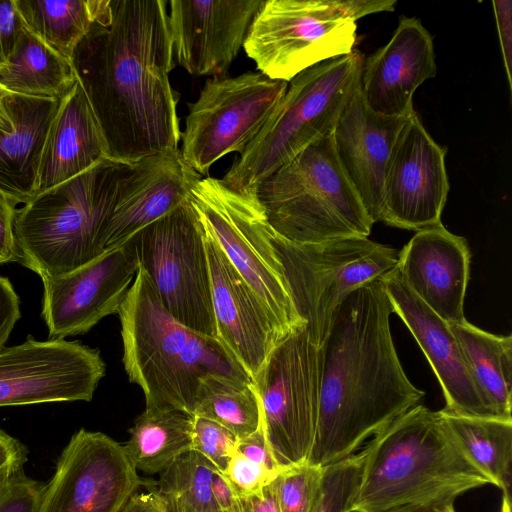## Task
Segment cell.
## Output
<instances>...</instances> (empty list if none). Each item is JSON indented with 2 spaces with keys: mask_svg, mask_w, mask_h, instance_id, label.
<instances>
[{
  "mask_svg": "<svg viewBox=\"0 0 512 512\" xmlns=\"http://www.w3.org/2000/svg\"><path fill=\"white\" fill-rule=\"evenodd\" d=\"M368 449L323 467L320 492L313 512H352L361 486Z\"/></svg>",
  "mask_w": 512,
  "mask_h": 512,
  "instance_id": "836d02e7",
  "label": "cell"
},
{
  "mask_svg": "<svg viewBox=\"0 0 512 512\" xmlns=\"http://www.w3.org/2000/svg\"><path fill=\"white\" fill-rule=\"evenodd\" d=\"M409 115L376 113L365 102L359 87L334 128L333 142L339 164L373 223L380 219L391 151Z\"/></svg>",
  "mask_w": 512,
  "mask_h": 512,
  "instance_id": "603a6c76",
  "label": "cell"
},
{
  "mask_svg": "<svg viewBox=\"0 0 512 512\" xmlns=\"http://www.w3.org/2000/svg\"><path fill=\"white\" fill-rule=\"evenodd\" d=\"M24 29L15 0L0 1V67L9 61Z\"/></svg>",
  "mask_w": 512,
  "mask_h": 512,
  "instance_id": "ab89813d",
  "label": "cell"
},
{
  "mask_svg": "<svg viewBox=\"0 0 512 512\" xmlns=\"http://www.w3.org/2000/svg\"><path fill=\"white\" fill-rule=\"evenodd\" d=\"M167 1L109 0L71 64L108 159L133 163L179 150L178 94Z\"/></svg>",
  "mask_w": 512,
  "mask_h": 512,
  "instance_id": "6da1fadb",
  "label": "cell"
},
{
  "mask_svg": "<svg viewBox=\"0 0 512 512\" xmlns=\"http://www.w3.org/2000/svg\"><path fill=\"white\" fill-rule=\"evenodd\" d=\"M271 240L298 315L323 346L343 301L396 267L398 252L368 237L296 243L273 231Z\"/></svg>",
  "mask_w": 512,
  "mask_h": 512,
  "instance_id": "9c48e42d",
  "label": "cell"
},
{
  "mask_svg": "<svg viewBox=\"0 0 512 512\" xmlns=\"http://www.w3.org/2000/svg\"><path fill=\"white\" fill-rule=\"evenodd\" d=\"M121 512H167L160 499L155 483L144 481Z\"/></svg>",
  "mask_w": 512,
  "mask_h": 512,
  "instance_id": "f6af8a7d",
  "label": "cell"
},
{
  "mask_svg": "<svg viewBox=\"0 0 512 512\" xmlns=\"http://www.w3.org/2000/svg\"><path fill=\"white\" fill-rule=\"evenodd\" d=\"M288 82L260 72L213 77L189 104L181 156L201 177L223 156L241 154L259 134L286 93Z\"/></svg>",
  "mask_w": 512,
  "mask_h": 512,
  "instance_id": "7c38bea8",
  "label": "cell"
},
{
  "mask_svg": "<svg viewBox=\"0 0 512 512\" xmlns=\"http://www.w3.org/2000/svg\"><path fill=\"white\" fill-rule=\"evenodd\" d=\"M393 512H456L454 501H436L401 507Z\"/></svg>",
  "mask_w": 512,
  "mask_h": 512,
  "instance_id": "7dc6e473",
  "label": "cell"
},
{
  "mask_svg": "<svg viewBox=\"0 0 512 512\" xmlns=\"http://www.w3.org/2000/svg\"><path fill=\"white\" fill-rule=\"evenodd\" d=\"M27 459V447L0 428V483L23 470Z\"/></svg>",
  "mask_w": 512,
  "mask_h": 512,
  "instance_id": "ee69618b",
  "label": "cell"
},
{
  "mask_svg": "<svg viewBox=\"0 0 512 512\" xmlns=\"http://www.w3.org/2000/svg\"><path fill=\"white\" fill-rule=\"evenodd\" d=\"M9 94L10 92L0 85V129L11 132L14 129V125L4 103L5 97Z\"/></svg>",
  "mask_w": 512,
  "mask_h": 512,
  "instance_id": "c3c4849f",
  "label": "cell"
},
{
  "mask_svg": "<svg viewBox=\"0 0 512 512\" xmlns=\"http://www.w3.org/2000/svg\"><path fill=\"white\" fill-rule=\"evenodd\" d=\"M482 395L500 419L512 420V337L484 331L466 319L448 323Z\"/></svg>",
  "mask_w": 512,
  "mask_h": 512,
  "instance_id": "4316f807",
  "label": "cell"
},
{
  "mask_svg": "<svg viewBox=\"0 0 512 512\" xmlns=\"http://www.w3.org/2000/svg\"><path fill=\"white\" fill-rule=\"evenodd\" d=\"M262 407L253 382L208 374L199 383L194 416L212 420L230 430L238 440L253 433Z\"/></svg>",
  "mask_w": 512,
  "mask_h": 512,
  "instance_id": "1f68e13d",
  "label": "cell"
},
{
  "mask_svg": "<svg viewBox=\"0 0 512 512\" xmlns=\"http://www.w3.org/2000/svg\"><path fill=\"white\" fill-rule=\"evenodd\" d=\"M61 101L13 93L5 97L14 129H0V190L16 204L36 195L42 151Z\"/></svg>",
  "mask_w": 512,
  "mask_h": 512,
  "instance_id": "484cf974",
  "label": "cell"
},
{
  "mask_svg": "<svg viewBox=\"0 0 512 512\" xmlns=\"http://www.w3.org/2000/svg\"><path fill=\"white\" fill-rule=\"evenodd\" d=\"M190 201L201 224L245 280L284 336L306 326L298 315L271 227L251 191H237L222 179L202 177Z\"/></svg>",
  "mask_w": 512,
  "mask_h": 512,
  "instance_id": "ba28073f",
  "label": "cell"
},
{
  "mask_svg": "<svg viewBox=\"0 0 512 512\" xmlns=\"http://www.w3.org/2000/svg\"><path fill=\"white\" fill-rule=\"evenodd\" d=\"M393 313L409 329L443 391L448 413L498 418L474 381L462 349L447 322L407 286L394 268L380 278Z\"/></svg>",
  "mask_w": 512,
  "mask_h": 512,
  "instance_id": "ffe728a7",
  "label": "cell"
},
{
  "mask_svg": "<svg viewBox=\"0 0 512 512\" xmlns=\"http://www.w3.org/2000/svg\"><path fill=\"white\" fill-rule=\"evenodd\" d=\"M323 366V348L306 326L283 338L254 385L272 451L284 467L307 463L314 444Z\"/></svg>",
  "mask_w": 512,
  "mask_h": 512,
  "instance_id": "4fadbf2b",
  "label": "cell"
},
{
  "mask_svg": "<svg viewBox=\"0 0 512 512\" xmlns=\"http://www.w3.org/2000/svg\"><path fill=\"white\" fill-rule=\"evenodd\" d=\"M228 512H245L242 501L236 503Z\"/></svg>",
  "mask_w": 512,
  "mask_h": 512,
  "instance_id": "681fc988",
  "label": "cell"
},
{
  "mask_svg": "<svg viewBox=\"0 0 512 512\" xmlns=\"http://www.w3.org/2000/svg\"><path fill=\"white\" fill-rule=\"evenodd\" d=\"M16 203L0 190V264L18 262L14 233Z\"/></svg>",
  "mask_w": 512,
  "mask_h": 512,
  "instance_id": "60d3db41",
  "label": "cell"
},
{
  "mask_svg": "<svg viewBox=\"0 0 512 512\" xmlns=\"http://www.w3.org/2000/svg\"><path fill=\"white\" fill-rule=\"evenodd\" d=\"M139 261L133 238L68 274L42 278L41 316L50 339L86 334L117 314Z\"/></svg>",
  "mask_w": 512,
  "mask_h": 512,
  "instance_id": "e0dca14e",
  "label": "cell"
},
{
  "mask_svg": "<svg viewBox=\"0 0 512 512\" xmlns=\"http://www.w3.org/2000/svg\"><path fill=\"white\" fill-rule=\"evenodd\" d=\"M237 442V437L224 426L194 416L192 449L206 457L221 473L236 452Z\"/></svg>",
  "mask_w": 512,
  "mask_h": 512,
  "instance_id": "d590c367",
  "label": "cell"
},
{
  "mask_svg": "<svg viewBox=\"0 0 512 512\" xmlns=\"http://www.w3.org/2000/svg\"><path fill=\"white\" fill-rule=\"evenodd\" d=\"M363 61L353 50L295 76L271 118L222 180L237 191H252L306 147L333 133L360 87Z\"/></svg>",
  "mask_w": 512,
  "mask_h": 512,
  "instance_id": "52a82bcc",
  "label": "cell"
},
{
  "mask_svg": "<svg viewBox=\"0 0 512 512\" xmlns=\"http://www.w3.org/2000/svg\"><path fill=\"white\" fill-rule=\"evenodd\" d=\"M263 0L168 2L173 54L194 76H226Z\"/></svg>",
  "mask_w": 512,
  "mask_h": 512,
  "instance_id": "d6986e66",
  "label": "cell"
},
{
  "mask_svg": "<svg viewBox=\"0 0 512 512\" xmlns=\"http://www.w3.org/2000/svg\"><path fill=\"white\" fill-rule=\"evenodd\" d=\"M21 317L20 299L7 277L0 275V349Z\"/></svg>",
  "mask_w": 512,
  "mask_h": 512,
  "instance_id": "7bdbcfd3",
  "label": "cell"
},
{
  "mask_svg": "<svg viewBox=\"0 0 512 512\" xmlns=\"http://www.w3.org/2000/svg\"><path fill=\"white\" fill-rule=\"evenodd\" d=\"M132 238L139 265L166 311L217 339L203 227L190 199Z\"/></svg>",
  "mask_w": 512,
  "mask_h": 512,
  "instance_id": "8fae6325",
  "label": "cell"
},
{
  "mask_svg": "<svg viewBox=\"0 0 512 512\" xmlns=\"http://www.w3.org/2000/svg\"><path fill=\"white\" fill-rule=\"evenodd\" d=\"M392 313L380 279L339 306L322 346L318 424L308 464L324 467L352 455L425 395L401 365Z\"/></svg>",
  "mask_w": 512,
  "mask_h": 512,
  "instance_id": "7a4b0ae2",
  "label": "cell"
},
{
  "mask_svg": "<svg viewBox=\"0 0 512 512\" xmlns=\"http://www.w3.org/2000/svg\"><path fill=\"white\" fill-rule=\"evenodd\" d=\"M356 30L342 0H268L243 48L260 73L289 83L308 68L351 53Z\"/></svg>",
  "mask_w": 512,
  "mask_h": 512,
  "instance_id": "30bf717a",
  "label": "cell"
},
{
  "mask_svg": "<svg viewBox=\"0 0 512 512\" xmlns=\"http://www.w3.org/2000/svg\"><path fill=\"white\" fill-rule=\"evenodd\" d=\"M241 500L245 512H281L274 481L260 493Z\"/></svg>",
  "mask_w": 512,
  "mask_h": 512,
  "instance_id": "bcb514c9",
  "label": "cell"
},
{
  "mask_svg": "<svg viewBox=\"0 0 512 512\" xmlns=\"http://www.w3.org/2000/svg\"><path fill=\"white\" fill-rule=\"evenodd\" d=\"M236 450L251 462L259 464L277 475L286 469L279 464L272 451L266 433L263 410L257 429L238 440Z\"/></svg>",
  "mask_w": 512,
  "mask_h": 512,
  "instance_id": "f35d334b",
  "label": "cell"
},
{
  "mask_svg": "<svg viewBox=\"0 0 512 512\" xmlns=\"http://www.w3.org/2000/svg\"><path fill=\"white\" fill-rule=\"evenodd\" d=\"M105 372L97 348L28 336L0 349V407L90 401Z\"/></svg>",
  "mask_w": 512,
  "mask_h": 512,
  "instance_id": "5bb4252c",
  "label": "cell"
},
{
  "mask_svg": "<svg viewBox=\"0 0 512 512\" xmlns=\"http://www.w3.org/2000/svg\"><path fill=\"white\" fill-rule=\"evenodd\" d=\"M492 5L507 81L512 89V2L493 1Z\"/></svg>",
  "mask_w": 512,
  "mask_h": 512,
  "instance_id": "b9f144b4",
  "label": "cell"
},
{
  "mask_svg": "<svg viewBox=\"0 0 512 512\" xmlns=\"http://www.w3.org/2000/svg\"><path fill=\"white\" fill-rule=\"evenodd\" d=\"M439 413L470 460L511 499L512 420Z\"/></svg>",
  "mask_w": 512,
  "mask_h": 512,
  "instance_id": "f546056e",
  "label": "cell"
},
{
  "mask_svg": "<svg viewBox=\"0 0 512 512\" xmlns=\"http://www.w3.org/2000/svg\"><path fill=\"white\" fill-rule=\"evenodd\" d=\"M471 252L442 223L417 231L398 252L395 269L407 286L447 323L465 319Z\"/></svg>",
  "mask_w": 512,
  "mask_h": 512,
  "instance_id": "7402d4cb",
  "label": "cell"
},
{
  "mask_svg": "<svg viewBox=\"0 0 512 512\" xmlns=\"http://www.w3.org/2000/svg\"><path fill=\"white\" fill-rule=\"evenodd\" d=\"M143 483L121 444L80 429L62 450L37 512H121Z\"/></svg>",
  "mask_w": 512,
  "mask_h": 512,
  "instance_id": "9a60e30c",
  "label": "cell"
},
{
  "mask_svg": "<svg viewBox=\"0 0 512 512\" xmlns=\"http://www.w3.org/2000/svg\"><path fill=\"white\" fill-rule=\"evenodd\" d=\"M45 483L24 469L0 483V512H37Z\"/></svg>",
  "mask_w": 512,
  "mask_h": 512,
  "instance_id": "8d00e7d4",
  "label": "cell"
},
{
  "mask_svg": "<svg viewBox=\"0 0 512 512\" xmlns=\"http://www.w3.org/2000/svg\"><path fill=\"white\" fill-rule=\"evenodd\" d=\"M445 155L412 112L391 151L379 221L416 232L441 224L450 188Z\"/></svg>",
  "mask_w": 512,
  "mask_h": 512,
  "instance_id": "2e32d148",
  "label": "cell"
},
{
  "mask_svg": "<svg viewBox=\"0 0 512 512\" xmlns=\"http://www.w3.org/2000/svg\"><path fill=\"white\" fill-rule=\"evenodd\" d=\"M323 467L308 463L284 469L274 480L281 512H313Z\"/></svg>",
  "mask_w": 512,
  "mask_h": 512,
  "instance_id": "e575fe53",
  "label": "cell"
},
{
  "mask_svg": "<svg viewBox=\"0 0 512 512\" xmlns=\"http://www.w3.org/2000/svg\"><path fill=\"white\" fill-rule=\"evenodd\" d=\"M223 475L240 499L260 493L278 476L265 467L251 462L237 450Z\"/></svg>",
  "mask_w": 512,
  "mask_h": 512,
  "instance_id": "74e56055",
  "label": "cell"
},
{
  "mask_svg": "<svg viewBox=\"0 0 512 512\" xmlns=\"http://www.w3.org/2000/svg\"><path fill=\"white\" fill-rule=\"evenodd\" d=\"M436 72L431 34L419 19L403 15L388 43L363 61L360 91L376 113L407 116L415 111L416 89Z\"/></svg>",
  "mask_w": 512,
  "mask_h": 512,
  "instance_id": "44dd1931",
  "label": "cell"
},
{
  "mask_svg": "<svg viewBox=\"0 0 512 512\" xmlns=\"http://www.w3.org/2000/svg\"><path fill=\"white\" fill-rule=\"evenodd\" d=\"M202 227L217 339L255 383L271 353L286 336Z\"/></svg>",
  "mask_w": 512,
  "mask_h": 512,
  "instance_id": "ac0fdd59",
  "label": "cell"
},
{
  "mask_svg": "<svg viewBox=\"0 0 512 512\" xmlns=\"http://www.w3.org/2000/svg\"><path fill=\"white\" fill-rule=\"evenodd\" d=\"M133 163L104 159L17 209L19 260L40 278L68 274L102 254L111 216Z\"/></svg>",
  "mask_w": 512,
  "mask_h": 512,
  "instance_id": "5b68a950",
  "label": "cell"
},
{
  "mask_svg": "<svg viewBox=\"0 0 512 512\" xmlns=\"http://www.w3.org/2000/svg\"><path fill=\"white\" fill-rule=\"evenodd\" d=\"M216 471L219 470L194 449L178 456L155 483L167 512H221L212 491Z\"/></svg>",
  "mask_w": 512,
  "mask_h": 512,
  "instance_id": "d6a6232c",
  "label": "cell"
},
{
  "mask_svg": "<svg viewBox=\"0 0 512 512\" xmlns=\"http://www.w3.org/2000/svg\"><path fill=\"white\" fill-rule=\"evenodd\" d=\"M76 83L71 62L26 27L9 61L0 67V85L13 94L62 100Z\"/></svg>",
  "mask_w": 512,
  "mask_h": 512,
  "instance_id": "83f0119b",
  "label": "cell"
},
{
  "mask_svg": "<svg viewBox=\"0 0 512 512\" xmlns=\"http://www.w3.org/2000/svg\"><path fill=\"white\" fill-rule=\"evenodd\" d=\"M201 178L185 163L180 149L133 162L128 183L109 221L105 252L189 200Z\"/></svg>",
  "mask_w": 512,
  "mask_h": 512,
  "instance_id": "cb8c5ba5",
  "label": "cell"
},
{
  "mask_svg": "<svg viewBox=\"0 0 512 512\" xmlns=\"http://www.w3.org/2000/svg\"><path fill=\"white\" fill-rule=\"evenodd\" d=\"M106 158L99 125L77 81L73 90L62 99L47 134L36 195L74 178Z\"/></svg>",
  "mask_w": 512,
  "mask_h": 512,
  "instance_id": "d4e9b609",
  "label": "cell"
},
{
  "mask_svg": "<svg viewBox=\"0 0 512 512\" xmlns=\"http://www.w3.org/2000/svg\"><path fill=\"white\" fill-rule=\"evenodd\" d=\"M117 315L124 369L129 381L142 389L146 408L194 416L204 376L252 382L218 339L189 329L166 311L140 265Z\"/></svg>",
  "mask_w": 512,
  "mask_h": 512,
  "instance_id": "277c9868",
  "label": "cell"
},
{
  "mask_svg": "<svg viewBox=\"0 0 512 512\" xmlns=\"http://www.w3.org/2000/svg\"><path fill=\"white\" fill-rule=\"evenodd\" d=\"M251 192L273 231L292 242L368 237L374 224L339 164L333 133L306 147Z\"/></svg>",
  "mask_w": 512,
  "mask_h": 512,
  "instance_id": "8992f818",
  "label": "cell"
},
{
  "mask_svg": "<svg viewBox=\"0 0 512 512\" xmlns=\"http://www.w3.org/2000/svg\"><path fill=\"white\" fill-rule=\"evenodd\" d=\"M193 429L194 416L186 412L145 407L128 430L123 450L137 472L160 474L193 448Z\"/></svg>",
  "mask_w": 512,
  "mask_h": 512,
  "instance_id": "f1b7e54d",
  "label": "cell"
},
{
  "mask_svg": "<svg viewBox=\"0 0 512 512\" xmlns=\"http://www.w3.org/2000/svg\"><path fill=\"white\" fill-rule=\"evenodd\" d=\"M364 474L352 512L455 501L492 484L470 460L439 411L417 404L366 445Z\"/></svg>",
  "mask_w": 512,
  "mask_h": 512,
  "instance_id": "3957f363",
  "label": "cell"
},
{
  "mask_svg": "<svg viewBox=\"0 0 512 512\" xmlns=\"http://www.w3.org/2000/svg\"><path fill=\"white\" fill-rule=\"evenodd\" d=\"M109 0H15L25 27L61 57L73 52Z\"/></svg>",
  "mask_w": 512,
  "mask_h": 512,
  "instance_id": "4dcf8cb0",
  "label": "cell"
}]
</instances>
